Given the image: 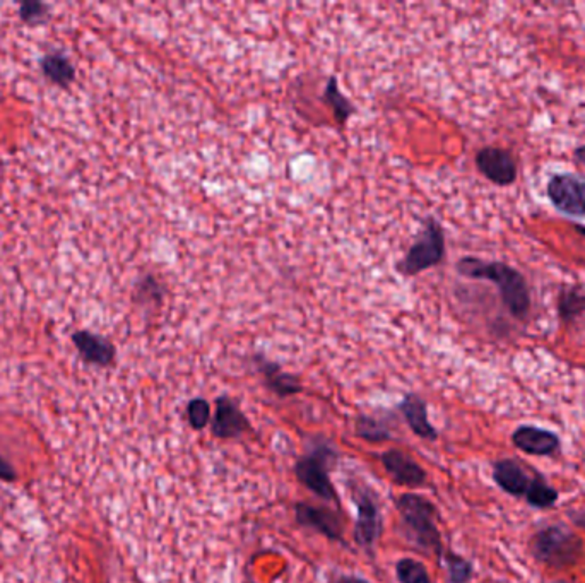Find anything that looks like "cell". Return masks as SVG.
I'll return each mask as SVG.
<instances>
[{
	"label": "cell",
	"mask_w": 585,
	"mask_h": 583,
	"mask_svg": "<svg viewBox=\"0 0 585 583\" xmlns=\"http://www.w3.org/2000/svg\"><path fill=\"white\" fill-rule=\"evenodd\" d=\"M456 269L464 277L499 286V298L507 312L517 320H528L530 315L528 281L512 266L497 260H483L479 256H462L457 262Z\"/></svg>",
	"instance_id": "obj_1"
},
{
	"label": "cell",
	"mask_w": 585,
	"mask_h": 583,
	"mask_svg": "<svg viewBox=\"0 0 585 583\" xmlns=\"http://www.w3.org/2000/svg\"><path fill=\"white\" fill-rule=\"evenodd\" d=\"M396 508L411 541L423 551L442 558V536L437 527L435 505L421 495L404 493L396 499Z\"/></svg>",
	"instance_id": "obj_2"
},
{
	"label": "cell",
	"mask_w": 585,
	"mask_h": 583,
	"mask_svg": "<svg viewBox=\"0 0 585 583\" xmlns=\"http://www.w3.org/2000/svg\"><path fill=\"white\" fill-rule=\"evenodd\" d=\"M532 556L550 568H570L584 556V542L565 526H548L530 539Z\"/></svg>",
	"instance_id": "obj_3"
},
{
	"label": "cell",
	"mask_w": 585,
	"mask_h": 583,
	"mask_svg": "<svg viewBox=\"0 0 585 583\" xmlns=\"http://www.w3.org/2000/svg\"><path fill=\"white\" fill-rule=\"evenodd\" d=\"M336 460H338V452L334 445L318 440L307 456L300 457L297 460L293 470L300 484H303L308 491H312L315 497L338 505L339 497L328 477V469L336 464Z\"/></svg>",
	"instance_id": "obj_4"
},
{
	"label": "cell",
	"mask_w": 585,
	"mask_h": 583,
	"mask_svg": "<svg viewBox=\"0 0 585 583\" xmlns=\"http://www.w3.org/2000/svg\"><path fill=\"white\" fill-rule=\"evenodd\" d=\"M443 256L445 233L442 225L429 216L423 221V228L418 233L411 248L398 264V271L406 277H413L442 264Z\"/></svg>",
	"instance_id": "obj_5"
},
{
	"label": "cell",
	"mask_w": 585,
	"mask_h": 583,
	"mask_svg": "<svg viewBox=\"0 0 585 583\" xmlns=\"http://www.w3.org/2000/svg\"><path fill=\"white\" fill-rule=\"evenodd\" d=\"M546 196L555 209L569 217H585V180L573 173H555L546 186Z\"/></svg>",
	"instance_id": "obj_6"
},
{
	"label": "cell",
	"mask_w": 585,
	"mask_h": 583,
	"mask_svg": "<svg viewBox=\"0 0 585 583\" xmlns=\"http://www.w3.org/2000/svg\"><path fill=\"white\" fill-rule=\"evenodd\" d=\"M357 505V524H355V541L358 546L371 551L382 536L384 522L377 497L367 488H358L355 493Z\"/></svg>",
	"instance_id": "obj_7"
},
{
	"label": "cell",
	"mask_w": 585,
	"mask_h": 583,
	"mask_svg": "<svg viewBox=\"0 0 585 583\" xmlns=\"http://www.w3.org/2000/svg\"><path fill=\"white\" fill-rule=\"evenodd\" d=\"M297 524L305 528H312L315 532L328 538V541H344L343 517L334 512L328 507H318L307 501H298L293 505Z\"/></svg>",
	"instance_id": "obj_8"
},
{
	"label": "cell",
	"mask_w": 585,
	"mask_h": 583,
	"mask_svg": "<svg viewBox=\"0 0 585 583\" xmlns=\"http://www.w3.org/2000/svg\"><path fill=\"white\" fill-rule=\"evenodd\" d=\"M476 166L488 182L499 186H512L519 176L514 155L503 147L486 146L476 155Z\"/></svg>",
	"instance_id": "obj_9"
},
{
	"label": "cell",
	"mask_w": 585,
	"mask_h": 583,
	"mask_svg": "<svg viewBox=\"0 0 585 583\" xmlns=\"http://www.w3.org/2000/svg\"><path fill=\"white\" fill-rule=\"evenodd\" d=\"M215 416L211 417V433L219 440H233L252 431V425L240 409V406L228 397L216 398Z\"/></svg>",
	"instance_id": "obj_10"
},
{
	"label": "cell",
	"mask_w": 585,
	"mask_h": 583,
	"mask_svg": "<svg viewBox=\"0 0 585 583\" xmlns=\"http://www.w3.org/2000/svg\"><path fill=\"white\" fill-rule=\"evenodd\" d=\"M71 341L79 357L87 365L100 368H108L114 365L116 347L114 342L108 341L100 334H95L91 330H76Z\"/></svg>",
	"instance_id": "obj_11"
},
{
	"label": "cell",
	"mask_w": 585,
	"mask_h": 583,
	"mask_svg": "<svg viewBox=\"0 0 585 583\" xmlns=\"http://www.w3.org/2000/svg\"><path fill=\"white\" fill-rule=\"evenodd\" d=\"M382 466L392 481L406 488H421L429 481L427 470L423 469L413 457L398 448H388L382 456Z\"/></svg>",
	"instance_id": "obj_12"
},
{
	"label": "cell",
	"mask_w": 585,
	"mask_h": 583,
	"mask_svg": "<svg viewBox=\"0 0 585 583\" xmlns=\"http://www.w3.org/2000/svg\"><path fill=\"white\" fill-rule=\"evenodd\" d=\"M252 363L256 367L258 375L262 377L264 385L276 394L277 397L285 398L297 396L303 392V385L297 375H291L281 368L276 361H271L264 355L252 356Z\"/></svg>",
	"instance_id": "obj_13"
},
{
	"label": "cell",
	"mask_w": 585,
	"mask_h": 583,
	"mask_svg": "<svg viewBox=\"0 0 585 583\" xmlns=\"http://www.w3.org/2000/svg\"><path fill=\"white\" fill-rule=\"evenodd\" d=\"M534 476L536 470H532V476H529L526 467L512 458H501L493 464L495 483L499 484L501 491L515 498H526Z\"/></svg>",
	"instance_id": "obj_14"
},
{
	"label": "cell",
	"mask_w": 585,
	"mask_h": 583,
	"mask_svg": "<svg viewBox=\"0 0 585 583\" xmlns=\"http://www.w3.org/2000/svg\"><path fill=\"white\" fill-rule=\"evenodd\" d=\"M512 441L519 450H522L528 456H553L560 448V437L544 427H517L512 435Z\"/></svg>",
	"instance_id": "obj_15"
},
{
	"label": "cell",
	"mask_w": 585,
	"mask_h": 583,
	"mask_svg": "<svg viewBox=\"0 0 585 583\" xmlns=\"http://www.w3.org/2000/svg\"><path fill=\"white\" fill-rule=\"evenodd\" d=\"M399 411L416 437H419L423 440H437L439 433H437L435 427L429 423V406H427L425 398L409 392L400 400Z\"/></svg>",
	"instance_id": "obj_16"
},
{
	"label": "cell",
	"mask_w": 585,
	"mask_h": 583,
	"mask_svg": "<svg viewBox=\"0 0 585 583\" xmlns=\"http://www.w3.org/2000/svg\"><path fill=\"white\" fill-rule=\"evenodd\" d=\"M38 65H40L42 75L50 85L67 89L76 81V67H74L71 58L67 57L64 52L55 50V52L45 54L44 57L40 58Z\"/></svg>",
	"instance_id": "obj_17"
},
{
	"label": "cell",
	"mask_w": 585,
	"mask_h": 583,
	"mask_svg": "<svg viewBox=\"0 0 585 583\" xmlns=\"http://www.w3.org/2000/svg\"><path fill=\"white\" fill-rule=\"evenodd\" d=\"M132 299L146 312H156L165 301V287L155 274H144L134 286Z\"/></svg>",
	"instance_id": "obj_18"
},
{
	"label": "cell",
	"mask_w": 585,
	"mask_h": 583,
	"mask_svg": "<svg viewBox=\"0 0 585 583\" xmlns=\"http://www.w3.org/2000/svg\"><path fill=\"white\" fill-rule=\"evenodd\" d=\"M324 101L334 112V116L339 126H344L348 122V118H351L353 115L357 114V106L341 93L336 75H330L328 79L326 91H324Z\"/></svg>",
	"instance_id": "obj_19"
},
{
	"label": "cell",
	"mask_w": 585,
	"mask_h": 583,
	"mask_svg": "<svg viewBox=\"0 0 585 583\" xmlns=\"http://www.w3.org/2000/svg\"><path fill=\"white\" fill-rule=\"evenodd\" d=\"M585 312V293L575 286H567L558 295V315L563 322H573Z\"/></svg>",
	"instance_id": "obj_20"
},
{
	"label": "cell",
	"mask_w": 585,
	"mask_h": 583,
	"mask_svg": "<svg viewBox=\"0 0 585 583\" xmlns=\"http://www.w3.org/2000/svg\"><path fill=\"white\" fill-rule=\"evenodd\" d=\"M357 435L368 443H384L392 438L390 427H387L386 421L367 414L357 417Z\"/></svg>",
	"instance_id": "obj_21"
},
{
	"label": "cell",
	"mask_w": 585,
	"mask_h": 583,
	"mask_svg": "<svg viewBox=\"0 0 585 583\" xmlns=\"http://www.w3.org/2000/svg\"><path fill=\"white\" fill-rule=\"evenodd\" d=\"M526 501L530 507L540 508V510L551 508L558 501V491L544 481V477L540 472H536L532 484L529 488L528 495H526Z\"/></svg>",
	"instance_id": "obj_22"
},
{
	"label": "cell",
	"mask_w": 585,
	"mask_h": 583,
	"mask_svg": "<svg viewBox=\"0 0 585 583\" xmlns=\"http://www.w3.org/2000/svg\"><path fill=\"white\" fill-rule=\"evenodd\" d=\"M17 15L26 26L36 28L50 21V5L40 0H23L17 7Z\"/></svg>",
	"instance_id": "obj_23"
},
{
	"label": "cell",
	"mask_w": 585,
	"mask_h": 583,
	"mask_svg": "<svg viewBox=\"0 0 585 583\" xmlns=\"http://www.w3.org/2000/svg\"><path fill=\"white\" fill-rule=\"evenodd\" d=\"M443 565L447 568L449 583H469L472 578V565L454 551H443Z\"/></svg>",
	"instance_id": "obj_24"
},
{
	"label": "cell",
	"mask_w": 585,
	"mask_h": 583,
	"mask_svg": "<svg viewBox=\"0 0 585 583\" xmlns=\"http://www.w3.org/2000/svg\"><path fill=\"white\" fill-rule=\"evenodd\" d=\"M396 575L399 583H431L427 567L414 558L399 559L396 565Z\"/></svg>",
	"instance_id": "obj_25"
},
{
	"label": "cell",
	"mask_w": 585,
	"mask_h": 583,
	"mask_svg": "<svg viewBox=\"0 0 585 583\" xmlns=\"http://www.w3.org/2000/svg\"><path fill=\"white\" fill-rule=\"evenodd\" d=\"M187 421L196 431H202L211 423V404L206 398H192L187 404Z\"/></svg>",
	"instance_id": "obj_26"
},
{
	"label": "cell",
	"mask_w": 585,
	"mask_h": 583,
	"mask_svg": "<svg viewBox=\"0 0 585 583\" xmlns=\"http://www.w3.org/2000/svg\"><path fill=\"white\" fill-rule=\"evenodd\" d=\"M15 479H17V474H15V467L0 456V481L15 483Z\"/></svg>",
	"instance_id": "obj_27"
},
{
	"label": "cell",
	"mask_w": 585,
	"mask_h": 583,
	"mask_svg": "<svg viewBox=\"0 0 585 583\" xmlns=\"http://www.w3.org/2000/svg\"><path fill=\"white\" fill-rule=\"evenodd\" d=\"M334 583H370L368 580H365V578H361V577H355V575H341V577H338L336 580H334Z\"/></svg>",
	"instance_id": "obj_28"
},
{
	"label": "cell",
	"mask_w": 585,
	"mask_h": 583,
	"mask_svg": "<svg viewBox=\"0 0 585 583\" xmlns=\"http://www.w3.org/2000/svg\"><path fill=\"white\" fill-rule=\"evenodd\" d=\"M573 157L585 166V144L584 146H579V147L573 151Z\"/></svg>",
	"instance_id": "obj_29"
},
{
	"label": "cell",
	"mask_w": 585,
	"mask_h": 583,
	"mask_svg": "<svg viewBox=\"0 0 585 583\" xmlns=\"http://www.w3.org/2000/svg\"><path fill=\"white\" fill-rule=\"evenodd\" d=\"M570 518L579 527L585 528V513H570Z\"/></svg>",
	"instance_id": "obj_30"
},
{
	"label": "cell",
	"mask_w": 585,
	"mask_h": 583,
	"mask_svg": "<svg viewBox=\"0 0 585 583\" xmlns=\"http://www.w3.org/2000/svg\"><path fill=\"white\" fill-rule=\"evenodd\" d=\"M575 229H577V231H579V233L582 235V236H585V226H580V225H577V226H575Z\"/></svg>",
	"instance_id": "obj_31"
},
{
	"label": "cell",
	"mask_w": 585,
	"mask_h": 583,
	"mask_svg": "<svg viewBox=\"0 0 585 583\" xmlns=\"http://www.w3.org/2000/svg\"><path fill=\"white\" fill-rule=\"evenodd\" d=\"M555 583H569V582H555Z\"/></svg>",
	"instance_id": "obj_32"
}]
</instances>
